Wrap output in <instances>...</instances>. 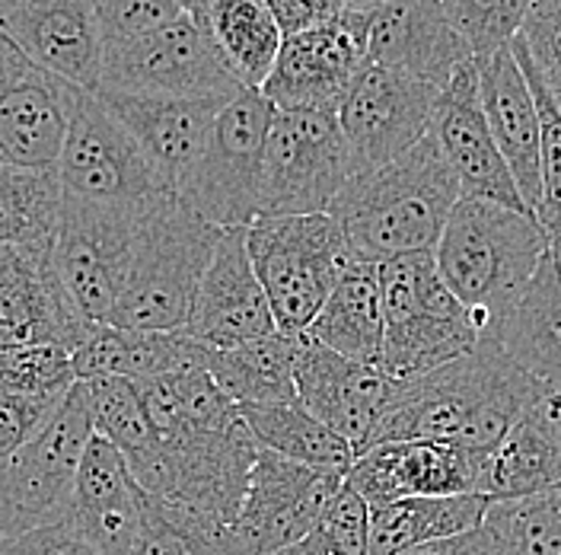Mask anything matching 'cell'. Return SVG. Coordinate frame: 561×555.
Instances as JSON below:
<instances>
[{"mask_svg": "<svg viewBox=\"0 0 561 555\" xmlns=\"http://www.w3.org/2000/svg\"><path fill=\"white\" fill-rule=\"evenodd\" d=\"M135 389L157 438V451L131 469L138 486L175 508L233 526L259 453L240 406L205 367L140 381Z\"/></svg>", "mask_w": 561, "mask_h": 555, "instance_id": "1", "label": "cell"}, {"mask_svg": "<svg viewBox=\"0 0 561 555\" xmlns=\"http://www.w3.org/2000/svg\"><path fill=\"white\" fill-rule=\"evenodd\" d=\"M539 393L542 383L520 371L497 342H479L419 381L399 383L370 448L386 441H444L491 453L536 406Z\"/></svg>", "mask_w": 561, "mask_h": 555, "instance_id": "2", "label": "cell"}, {"mask_svg": "<svg viewBox=\"0 0 561 555\" xmlns=\"http://www.w3.org/2000/svg\"><path fill=\"white\" fill-rule=\"evenodd\" d=\"M459 185L431 135L374 173L351 175L329 205L354 262H389L434 252Z\"/></svg>", "mask_w": 561, "mask_h": 555, "instance_id": "3", "label": "cell"}, {"mask_svg": "<svg viewBox=\"0 0 561 555\" xmlns=\"http://www.w3.org/2000/svg\"><path fill=\"white\" fill-rule=\"evenodd\" d=\"M549 246V234L529 214L479 199L456 202L434 246V265L482 342L497 339Z\"/></svg>", "mask_w": 561, "mask_h": 555, "instance_id": "4", "label": "cell"}, {"mask_svg": "<svg viewBox=\"0 0 561 555\" xmlns=\"http://www.w3.org/2000/svg\"><path fill=\"white\" fill-rule=\"evenodd\" d=\"M220 227L175 195L144 214L122 297L108 326L138 332H182L198 284L214 259Z\"/></svg>", "mask_w": 561, "mask_h": 555, "instance_id": "5", "label": "cell"}, {"mask_svg": "<svg viewBox=\"0 0 561 555\" xmlns=\"http://www.w3.org/2000/svg\"><path fill=\"white\" fill-rule=\"evenodd\" d=\"M383 297V358L380 371L396 383H412L469 354L479 332L447 291L434 252L380 262Z\"/></svg>", "mask_w": 561, "mask_h": 555, "instance_id": "6", "label": "cell"}, {"mask_svg": "<svg viewBox=\"0 0 561 555\" xmlns=\"http://www.w3.org/2000/svg\"><path fill=\"white\" fill-rule=\"evenodd\" d=\"M245 249L272 307L275 329L304 336L351 262L345 237L329 214L255 217Z\"/></svg>", "mask_w": 561, "mask_h": 555, "instance_id": "7", "label": "cell"}, {"mask_svg": "<svg viewBox=\"0 0 561 555\" xmlns=\"http://www.w3.org/2000/svg\"><path fill=\"white\" fill-rule=\"evenodd\" d=\"M272 115L275 105L259 90H237L217 112L175 199L220 230L249 227L262 211V167Z\"/></svg>", "mask_w": 561, "mask_h": 555, "instance_id": "8", "label": "cell"}, {"mask_svg": "<svg viewBox=\"0 0 561 555\" xmlns=\"http://www.w3.org/2000/svg\"><path fill=\"white\" fill-rule=\"evenodd\" d=\"M55 175L65 199L87 205L147 211L170 199L138 144L128 138L93 90H77L73 97Z\"/></svg>", "mask_w": 561, "mask_h": 555, "instance_id": "9", "label": "cell"}, {"mask_svg": "<svg viewBox=\"0 0 561 555\" xmlns=\"http://www.w3.org/2000/svg\"><path fill=\"white\" fill-rule=\"evenodd\" d=\"M348 179V147L332 109H275L259 217L325 214Z\"/></svg>", "mask_w": 561, "mask_h": 555, "instance_id": "10", "label": "cell"}, {"mask_svg": "<svg viewBox=\"0 0 561 555\" xmlns=\"http://www.w3.org/2000/svg\"><path fill=\"white\" fill-rule=\"evenodd\" d=\"M90 438V412L73 383L42 431L0 466V536L65 521Z\"/></svg>", "mask_w": 561, "mask_h": 555, "instance_id": "11", "label": "cell"}, {"mask_svg": "<svg viewBox=\"0 0 561 555\" xmlns=\"http://www.w3.org/2000/svg\"><path fill=\"white\" fill-rule=\"evenodd\" d=\"M147 211L103 208L65 199L51 243V269L70 307L87 326H108Z\"/></svg>", "mask_w": 561, "mask_h": 555, "instance_id": "12", "label": "cell"}, {"mask_svg": "<svg viewBox=\"0 0 561 555\" xmlns=\"http://www.w3.org/2000/svg\"><path fill=\"white\" fill-rule=\"evenodd\" d=\"M437 93L431 83L399 70L380 65L360 70L335 105L351 175L374 173L415 147L431 128Z\"/></svg>", "mask_w": 561, "mask_h": 555, "instance_id": "13", "label": "cell"}, {"mask_svg": "<svg viewBox=\"0 0 561 555\" xmlns=\"http://www.w3.org/2000/svg\"><path fill=\"white\" fill-rule=\"evenodd\" d=\"M100 87L150 97H220L243 90L217 61L202 26L185 13L135 38L105 45Z\"/></svg>", "mask_w": 561, "mask_h": 555, "instance_id": "14", "label": "cell"}, {"mask_svg": "<svg viewBox=\"0 0 561 555\" xmlns=\"http://www.w3.org/2000/svg\"><path fill=\"white\" fill-rule=\"evenodd\" d=\"M345 476L319 473L259 448L233 536L245 555H275L313 530L329 511Z\"/></svg>", "mask_w": 561, "mask_h": 555, "instance_id": "15", "label": "cell"}, {"mask_svg": "<svg viewBox=\"0 0 561 555\" xmlns=\"http://www.w3.org/2000/svg\"><path fill=\"white\" fill-rule=\"evenodd\" d=\"M294 386L297 403L348 441L354 456L370 448L380 418L399 393V383L380 367L342 358L310 336H297L294 346Z\"/></svg>", "mask_w": 561, "mask_h": 555, "instance_id": "16", "label": "cell"}, {"mask_svg": "<svg viewBox=\"0 0 561 555\" xmlns=\"http://www.w3.org/2000/svg\"><path fill=\"white\" fill-rule=\"evenodd\" d=\"M367 68V13L345 10L307 33L284 35L262 97L275 109H332Z\"/></svg>", "mask_w": 561, "mask_h": 555, "instance_id": "17", "label": "cell"}, {"mask_svg": "<svg viewBox=\"0 0 561 555\" xmlns=\"http://www.w3.org/2000/svg\"><path fill=\"white\" fill-rule=\"evenodd\" d=\"M427 135L440 147L447 167L454 170L459 199H479V202L529 214L514 185V175L491 138L482 100H479L476 65L456 70L450 83L437 93Z\"/></svg>", "mask_w": 561, "mask_h": 555, "instance_id": "18", "label": "cell"}, {"mask_svg": "<svg viewBox=\"0 0 561 555\" xmlns=\"http://www.w3.org/2000/svg\"><path fill=\"white\" fill-rule=\"evenodd\" d=\"M112 118L138 144L144 160L170 195H179L192 173L217 112L233 93L220 97H150L122 90H93Z\"/></svg>", "mask_w": 561, "mask_h": 555, "instance_id": "19", "label": "cell"}, {"mask_svg": "<svg viewBox=\"0 0 561 555\" xmlns=\"http://www.w3.org/2000/svg\"><path fill=\"white\" fill-rule=\"evenodd\" d=\"M485 456L444 441H386L354 456L345 483L367 508L402 498L462 495L476 491Z\"/></svg>", "mask_w": 561, "mask_h": 555, "instance_id": "20", "label": "cell"}, {"mask_svg": "<svg viewBox=\"0 0 561 555\" xmlns=\"http://www.w3.org/2000/svg\"><path fill=\"white\" fill-rule=\"evenodd\" d=\"M205 348H233L275 332L272 307L245 249V227L220 230L214 259L198 284L188 322L182 329Z\"/></svg>", "mask_w": 561, "mask_h": 555, "instance_id": "21", "label": "cell"}, {"mask_svg": "<svg viewBox=\"0 0 561 555\" xmlns=\"http://www.w3.org/2000/svg\"><path fill=\"white\" fill-rule=\"evenodd\" d=\"M0 33L35 68L70 87L100 90L105 42L87 0H10Z\"/></svg>", "mask_w": 561, "mask_h": 555, "instance_id": "22", "label": "cell"}, {"mask_svg": "<svg viewBox=\"0 0 561 555\" xmlns=\"http://www.w3.org/2000/svg\"><path fill=\"white\" fill-rule=\"evenodd\" d=\"M51 269L48 249L0 246V351L61 346L73 351L90 332Z\"/></svg>", "mask_w": 561, "mask_h": 555, "instance_id": "23", "label": "cell"}, {"mask_svg": "<svg viewBox=\"0 0 561 555\" xmlns=\"http://www.w3.org/2000/svg\"><path fill=\"white\" fill-rule=\"evenodd\" d=\"M367 65L419 77L444 90L472 52L437 0H386L367 13Z\"/></svg>", "mask_w": 561, "mask_h": 555, "instance_id": "24", "label": "cell"}, {"mask_svg": "<svg viewBox=\"0 0 561 555\" xmlns=\"http://www.w3.org/2000/svg\"><path fill=\"white\" fill-rule=\"evenodd\" d=\"M80 87L26 68L0 77V167L51 173L68 135L70 109Z\"/></svg>", "mask_w": 561, "mask_h": 555, "instance_id": "25", "label": "cell"}, {"mask_svg": "<svg viewBox=\"0 0 561 555\" xmlns=\"http://www.w3.org/2000/svg\"><path fill=\"white\" fill-rule=\"evenodd\" d=\"M144 518V488L128 460L100 434L90 438L70 488L65 523L87 536L103 555H131Z\"/></svg>", "mask_w": 561, "mask_h": 555, "instance_id": "26", "label": "cell"}, {"mask_svg": "<svg viewBox=\"0 0 561 555\" xmlns=\"http://www.w3.org/2000/svg\"><path fill=\"white\" fill-rule=\"evenodd\" d=\"M479 100L494 147L501 150L529 214L539 205V112L511 45L485 61H472Z\"/></svg>", "mask_w": 561, "mask_h": 555, "instance_id": "27", "label": "cell"}, {"mask_svg": "<svg viewBox=\"0 0 561 555\" xmlns=\"http://www.w3.org/2000/svg\"><path fill=\"white\" fill-rule=\"evenodd\" d=\"M208 348L185 332H138L118 326H93L70 351L73 377H122V381H153L182 367H205Z\"/></svg>", "mask_w": 561, "mask_h": 555, "instance_id": "28", "label": "cell"}, {"mask_svg": "<svg viewBox=\"0 0 561 555\" xmlns=\"http://www.w3.org/2000/svg\"><path fill=\"white\" fill-rule=\"evenodd\" d=\"M304 336L332 348L342 358L380 367L383 358L380 265L351 259Z\"/></svg>", "mask_w": 561, "mask_h": 555, "instance_id": "29", "label": "cell"}, {"mask_svg": "<svg viewBox=\"0 0 561 555\" xmlns=\"http://www.w3.org/2000/svg\"><path fill=\"white\" fill-rule=\"evenodd\" d=\"M494 342L529 377L561 381V269L552 246Z\"/></svg>", "mask_w": 561, "mask_h": 555, "instance_id": "30", "label": "cell"}, {"mask_svg": "<svg viewBox=\"0 0 561 555\" xmlns=\"http://www.w3.org/2000/svg\"><path fill=\"white\" fill-rule=\"evenodd\" d=\"M195 23L208 35L217 61L233 83L243 90H262L284 42L265 0H210Z\"/></svg>", "mask_w": 561, "mask_h": 555, "instance_id": "31", "label": "cell"}, {"mask_svg": "<svg viewBox=\"0 0 561 555\" xmlns=\"http://www.w3.org/2000/svg\"><path fill=\"white\" fill-rule=\"evenodd\" d=\"M491 498L462 495H431L402 498L380 508H370L367 518V555H399L421 543L447 540L485 521Z\"/></svg>", "mask_w": 561, "mask_h": 555, "instance_id": "32", "label": "cell"}, {"mask_svg": "<svg viewBox=\"0 0 561 555\" xmlns=\"http://www.w3.org/2000/svg\"><path fill=\"white\" fill-rule=\"evenodd\" d=\"M561 479V448L542 412L533 406L520 424L485 456L476 495L491 501L524 498Z\"/></svg>", "mask_w": 561, "mask_h": 555, "instance_id": "33", "label": "cell"}, {"mask_svg": "<svg viewBox=\"0 0 561 555\" xmlns=\"http://www.w3.org/2000/svg\"><path fill=\"white\" fill-rule=\"evenodd\" d=\"M294 346H297V336H284L275 329L243 346L220 348V351L208 348L205 371L237 406L290 403L297 399Z\"/></svg>", "mask_w": 561, "mask_h": 555, "instance_id": "34", "label": "cell"}, {"mask_svg": "<svg viewBox=\"0 0 561 555\" xmlns=\"http://www.w3.org/2000/svg\"><path fill=\"white\" fill-rule=\"evenodd\" d=\"M240 416L259 448L278 453L284 460L304 463L319 473L348 476L351 463H354V451L348 441H342L335 431H329L322 421H316L297 399L240 406Z\"/></svg>", "mask_w": 561, "mask_h": 555, "instance_id": "35", "label": "cell"}, {"mask_svg": "<svg viewBox=\"0 0 561 555\" xmlns=\"http://www.w3.org/2000/svg\"><path fill=\"white\" fill-rule=\"evenodd\" d=\"M65 192L55 170L0 167V246L48 249L55 243Z\"/></svg>", "mask_w": 561, "mask_h": 555, "instance_id": "36", "label": "cell"}, {"mask_svg": "<svg viewBox=\"0 0 561 555\" xmlns=\"http://www.w3.org/2000/svg\"><path fill=\"white\" fill-rule=\"evenodd\" d=\"M77 389L87 403L93 434H100L122 453L128 460V469L140 466L157 451V438L147 424L135 383L122 377H93V381H77Z\"/></svg>", "mask_w": 561, "mask_h": 555, "instance_id": "37", "label": "cell"}, {"mask_svg": "<svg viewBox=\"0 0 561 555\" xmlns=\"http://www.w3.org/2000/svg\"><path fill=\"white\" fill-rule=\"evenodd\" d=\"M131 555H245L230 526L144 491L138 546Z\"/></svg>", "mask_w": 561, "mask_h": 555, "instance_id": "38", "label": "cell"}, {"mask_svg": "<svg viewBox=\"0 0 561 555\" xmlns=\"http://www.w3.org/2000/svg\"><path fill=\"white\" fill-rule=\"evenodd\" d=\"M507 555H561V479L524 498L491 501L485 521Z\"/></svg>", "mask_w": 561, "mask_h": 555, "instance_id": "39", "label": "cell"}, {"mask_svg": "<svg viewBox=\"0 0 561 555\" xmlns=\"http://www.w3.org/2000/svg\"><path fill=\"white\" fill-rule=\"evenodd\" d=\"M511 52L524 70L526 87L533 90L539 112V205L533 217L549 234V240H556L561 237V109L546 90L520 35L511 42Z\"/></svg>", "mask_w": 561, "mask_h": 555, "instance_id": "40", "label": "cell"}, {"mask_svg": "<svg viewBox=\"0 0 561 555\" xmlns=\"http://www.w3.org/2000/svg\"><path fill=\"white\" fill-rule=\"evenodd\" d=\"M454 30L472 52V61H485L524 33L536 0H437Z\"/></svg>", "mask_w": 561, "mask_h": 555, "instance_id": "41", "label": "cell"}, {"mask_svg": "<svg viewBox=\"0 0 561 555\" xmlns=\"http://www.w3.org/2000/svg\"><path fill=\"white\" fill-rule=\"evenodd\" d=\"M73 383L68 348L23 346L0 351V396L61 399Z\"/></svg>", "mask_w": 561, "mask_h": 555, "instance_id": "42", "label": "cell"}, {"mask_svg": "<svg viewBox=\"0 0 561 555\" xmlns=\"http://www.w3.org/2000/svg\"><path fill=\"white\" fill-rule=\"evenodd\" d=\"M367 518L370 508L345 483L313 530L275 555H367Z\"/></svg>", "mask_w": 561, "mask_h": 555, "instance_id": "43", "label": "cell"}, {"mask_svg": "<svg viewBox=\"0 0 561 555\" xmlns=\"http://www.w3.org/2000/svg\"><path fill=\"white\" fill-rule=\"evenodd\" d=\"M87 3L96 16V26L103 33L105 45L135 38V35L157 30L175 16H182L175 0H87Z\"/></svg>", "mask_w": 561, "mask_h": 555, "instance_id": "44", "label": "cell"}, {"mask_svg": "<svg viewBox=\"0 0 561 555\" xmlns=\"http://www.w3.org/2000/svg\"><path fill=\"white\" fill-rule=\"evenodd\" d=\"M520 38L546 90L561 109V0H536Z\"/></svg>", "mask_w": 561, "mask_h": 555, "instance_id": "45", "label": "cell"}, {"mask_svg": "<svg viewBox=\"0 0 561 555\" xmlns=\"http://www.w3.org/2000/svg\"><path fill=\"white\" fill-rule=\"evenodd\" d=\"M65 399V396H61ZM61 399H26V396H0V466L33 441L42 424L55 416Z\"/></svg>", "mask_w": 561, "mask_h": 555, "instance_id": "46", "label": "cell"}, {"mask_svg": "<svg viewBox=\"0 0 561 555\" xmlns=\"http://www.w3.org/2000/svg\"><path fill=\"white\" fill-rule=\"evenodd\" d=\"M0 555H103L70 523H45L16 536H0Z\"/></svg>", "mask_w": 561, "mask_h": 555, "instance_id": "47", "label": "cell"}, {"mask_svg": "<svg viewBox=\"0 0 561 555\" xmlns=\"http://www.w3.org/2000/svg\"><path fill=\"white\" fill-rule=\"evenodd\" d=\"M265 7L272 10L280 35L307 33L345 13V0H265Z\"/></svg>", "mask_w": 561, "mask_h": 555, "instance_id": "48", "label": "cell"}, {"mask_svg": "<svg viewBox=\"0 0 561 555\" xmlns=\"http://www.w3.org/2000/svg\"><path fill=\"white\" fill-rule=\"evenodd\" d=\"M399 555H507V550L489 523H479L466 533L434 540V543H421V546H412Z\"/></svg>", "mask_w": 561, "mask_h": 555, "instance_id": "49", "label": "cell"}, {"mask_svg": "<svg viewBox=\"0 0 561 555\" xmlns=\"http://www.w3.org/2000/svg\"><path fill=\"white\" fill-rule=\"evenodd\" d=\"M536 409L549 421V428H552V434H556V441H559L561 448V381L542 383V393L536 399Z\"/></svg>", "mask_w": 561, "mask_h": 555, "instance_id": "50", "label": "cell"}, {"mask_svg": "<svg viewBox=\"0 0 561 555\" xmlns=\"http://www.w3.org/2000/svg\"><path fill=\"white\" fill-rule=\"evenodd\" d=\"M210 0H175V7L185 13V16H192V20H198L202 13H205V7H208Z\"/></svg>", "mask_w": 561, "mask_h": 555, "instance_id": "51", "label": "cell"}, {"mask_svg": "<svg viewBox=\"0 0 561 555\" xmlns=\"http://www.w3.org/2000/svg\"><path fill=\"white\" fill-rule=\"evenodd\" d=\"M380 3H386V0H345V10H351V13H370Z\"/></svg>", "mask_w": 561, "mask_h": 555, "instance_id": "52", "label": "cell"}, {"mask_svg": "<svg viewBox=\"0 0 561 555\" xmlns=\"http://www.w3.org/2000/svg\"><path fill=\"white\" fill-rule=\"evenodd\" d=\"M552 256H556V262H559V269H561V237L552 240Z\"/></svg>", "mask_w": 561, "mask_h": 555, "instance_id": "53", "label": "cell"}, {"mask_svg": "<svg viewBox=\"0 0 561 555\" xmlns=\"http://www.w3.org/2000/svg\"><path fill=\"white\" fill-rule=\"evenodd\" d=\"M10 7V0H0V16H3V10Z\"/></svg>", "mask_w": 561, "mask_h": 555, "instance_id": "54", "label": "cell"}]
</instances>
